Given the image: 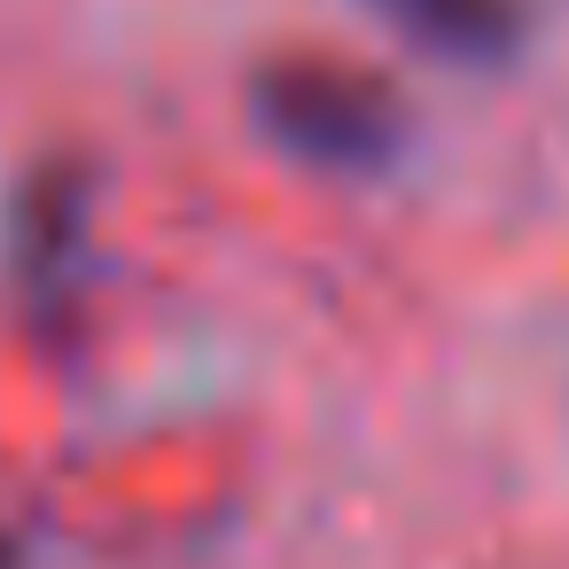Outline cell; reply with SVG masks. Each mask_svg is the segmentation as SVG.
I'll use <instances>...</instances> for the list:
<instances>
[{"label":"cell","instance_id":"277c9868","mask_svg":"<svg viewBox=\"0 0 569 569\" xmlns=\"http://www.w3.org/2000/svg\"><path fill=\"white\" fill-rule=\"evenodd\" d=\"M0 569H24V538H17L9 522H0Z\"/></svg>","mask_w":569,"mask_h":569},{"label":"cell","instance_id":"3957f363","mask_svg":"<svg viewBox=\"0 0 569 569\" xmlns=\"http://www.w3.org/2000/svg\"><path fill=\"white\" fill-rule=\"evenodd\" d=\"M87 172L79 164H40L17 196V219H9V250H17V273L24 289H63L79 250H87Z\"/></svg>","mask_w":569,"mask_h":569},{"label":"cell","instance_id":"7a4b0ae2","mask_svg":"<svg viewBox=\"0 0 569 569\" xmlns=\"http://www.w3.org/2000/svg\"><path fill=\"white\" fill-rule=\"evenodd\" d=\"M367 9L413 48L468 63V71H499L530 40V0H367Z\"/></svg>","mask_w":569,"mask_h":569},{"label":"cell","instance_id":"6da1fadb","mask_svg":"<svg viewBox=\"0 0 569 569\" xmlns=\"http://www.w3.org/2000/svg\"><path fill=\"white\" fill-rule=\"evenodd\" d=\"M242 110L258 126V141H273L289 164L305 172H328V180H375L406 157V94L359 63V56H336V48H273L250 87H242Z\"/></svg>","mask_w":569,"mask_h":569}]
</instances>
